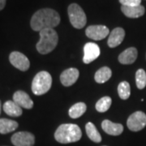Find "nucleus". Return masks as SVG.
Returning a JSON list of instances; mask_svg holds the SVG:
<instances>
[{
  "label": "nucleus",
  "instance_id": "obj_13",
  "mask_svg": "<svg viewBox=\"0 0 146 146\" xmlns=\"http://www.w3.org/2000/svg\"><path fill=\"white\" fill-rule=\"evenodd\" d=\"M13 101L21 107L25 109H31L33 106V102L32 101L29 94L24 91H17L13 95Z\"/></svg>",
  "mask_w": 146,
  "mask_h": 146
},
{
  "label": "nucleus",
  "instance_id": "obj_25",
  "mask_svg": "<svg viewBox=\"0 0 146 146\" xmlns=\"http://www.w3.org/2000/svg\"><path fill=\"white\" fill-rule=\"evenodd\" d=\"M119 3L125 7H136L141 5V0H119Z\"/></svg>",
  "mask_w": 146,
  "mask_h": 146
},
{
  "label": "nucleus",
  "instance_id": "obj_4",
  "mask_svg": "<svg viewBox=\"0 0 146 146\" xmlns=\"http://www.w3.org/2000/svg\"><path fill=\"white\" fill-rule=\"evenodd\" d=\"M52 77L47 72H40L33 78L32 83V91L35 95L46 94L51 88Z\"/></svg>",
  "mask_w": 146,
  "mask_h": 146
},
{
  "label": "nucleus",
  "instance_id": "obj_7",
  "mask_svg": "<svg viewBox=\"0 0 146 146\" xmlns=\"http://www.w3.org/2000/svg\"><path fill=\"white\" fill-rule=\"evenodd\" d=\"M11 143L15 146H33L34 136L28 131H19L11 136Z\"/></svg>",
  "mask_w": 146,
  "mask_h": 146
},
{
  "label": "nucleus",
  "instance_id": "obj_17",
  "mask_svg": "<svg viewBox=\"0 0 146 146\" xmlns=\"http://www.w3.org/2000/svg\"><path fill=\"white\" fill-rule=\"evenodd\" d=\"M3 110L6 114L11 117H19L22 115V109L14 101H7L3 105Z\"/></svg>",
  "mask_w": 146,
  "mask_h": 146
},
{
  "label": "nucleus",
  "instance_id": "obj_9",
  "mask_svg": "<svg viewBox=\"0 0 146 146\" xmlns=\"http://www.w3.org/2000/svg\"><path fill=\"white\" fill-rule=\"evenodd\" d=\"M86 36L96 41H100L110 34L109 29L105 25H90L86 29Z\"/></svg>",
  "mask_w": 146,
  "mask_h": 146
},
{
  "label": "nucleus",
  "instance_id": "obj_12",
  "mask_svg": "<svg viewBox=\"0 0 146 146\" xmlns=\"http://www.w3.org/2000/svg\"><path fill=\"white\" fill-rule=\"evenodd\" d=\"M124 37H125L124 29L122 28H115V29L111 31V33H110L107 44L110 48H115L119 46L123 41Z\"/></svg>",
  "mask_w": 146,
  "mask_h": 146
},
{
  "label": "nucleus",
  "instance_id": "obj_8",
  "mask_svg": "<svg viewBox=\"0 0 146 146\" xmlns=\"http://www.w3.org/2000/svg\"><path fill=\"white\" fill-rule=\"evenodd\" d=\"M9 60H10V63L15 68L21 70L22 72H26L30 66L29 58L25 54H23L21 52H18V51H14V52L11 53L10 56H9Z\"/></svg>",
  "mask_w": 146,
  "mask_h": 146
},
{
  "label": "nucleus",
  "instance_id": "obj_22",
  "mask_svg": "<svg viewBox=\"0 0 146 146\" xmlns=\"http://www.w3.org/2000/svg\"><path fill=\"white\" fill-rule=\"evenodd\" d=\"M118 93L119 95L120 98L123 100H127L131 94L130 84L127 81H123L119 84L118 87Z\"/></svg>",
  "mask_w": 146,
  "mask_h": 146
},
{
  "label": "nucleus",
  "instance_id": "obj_6",
  "mask_svg": "<svg viewBox=\"0 0 146 146\" xmlns=\"http://www.w3.org/2000/svg\"><path fill=\"white\" fill-rule=\"evenodd\" d=\"M128 129L132 131H139L146 126V115L142 111H136L131 115L127 121Z\"/></svg>",
  "mask_w": 146,
  "mask_h": 146
},
{
  "label": "nucleus",
  "instance_id": "obj_19",
  "mask_svg": "<svg viewBox=\"0 0 146 146\" xmlns=\"http://www.w3.org/2000/svg\"><path fill=\"white\" fill-rule=\"evenodd\" d=\"M112 76V72L108 67H103L100 68L99 70L95 74V80L96 82L99 84H102L109 80L110 78Z\"/></svg>",
  "mask_w": 146,
  "mask_h": 146
},
{
  "label": "nucleus",
  "instance_id": "obj_27",
  "mask_svg": "<svg viewBox=\"0 0 146 146\" xmlns=\"http://www.w3.org/2000/svg\"><path fill=\"white\" fill-rule=\"evenodd\" d=\"M1 109H2V104H1V101H0V115H1Z\"/></svg>",
  "mask_w": 146,
  "mask_h": 146
},
{
  "label": "nucleus",
  "instance_id": "obj_10",
  "mask_svg": "<svg viewBox=\"0 0 146 146\" xmlns=\"http://www.w3.org/2000/svg\"><path fill=\"white\" fill-rule=\"evenodd\" d=\"M99 46L93 42H88L84 47V63L88 64L99 57Z\"/></svg>",
  "mask_w": 146,
  "mask_h": 146
},
{
  "label": "nucleus",
  "instance_id": "obj_20",
  "mask_svg": "<svg viewBox=\"0 0 146 146\" xmlns=\"http://www.w3.org/2000/svg\"><path fill=\"white\" fill-rule=\"evenodd\" d=\"M86 109H87L86 105L84 102H78L76 104L73 105L70 108L68 114L72 119H77L84 114V112L86 111Z\"/></svg>",
  "mask_w": 146,
  "mask_h": 146
},
{
  "label": "nucleus",
  "instance_id": "obj_23",
  "mask_svg": "<svg viewBox=\"0 0 146 146\" xmlns=\"http://www.w3.org/2000/svg\"><path fill=\"white\" fill-rule=\"evenodd\" d=\"M112 103V100L110 97H104L97 102L96 104V110L98 112H106L110 109Z\"/></svg>",
  "mask_w": 146,
  "mask_h": 146
},
{
  "label": "nucleus",
  "instance_id": "obj_21",
  "mask_svg": "<svg viewBox=\"0 0 146 146\" xmlns=\"http://www.w3.org/2000/svg\"><path fill=\"white\" fill-rule=\"evenodd\" d=\"M85 130H86L87 135L91 141H93L95 143H100L102 141V136L94 123H88L85 126Z\"/></svg>",
  "mask_w": 146,
  "mask_h": 146
},
{
  "label": "nucleus",
  "instance_id": "obj_24",
  "mask_svg": "<svg viewBox=\"0 0 146 146\" xmlns=\"http://www.w3.org/2000/svg\"><path fill=\"white\" fill-rule=\"evenodd\" d=\"M136 82L139 89H143L146 86V73L144 69H139L136 72Z\"/></svg>",
  "mask_w": 146,
  "mask_h": 146
},
{
  "label": "nucleus",
  "instance_id": "obj_5",
  "mask_svg": "<svg viewBox=\"0 0 146 146\" xmlns=\"http://www.w3.org/2000/svg\"><path fill=\"white\" fill-rule=\"evenodd\" d=\"M69 20L74 28L80 29L85 26L87 18L84 10L76 3H72L68 7Z\"/></svg>",
  "mask_w": 146,
  "mask_h": 146
},
{
  "label": "nucleus",
  "instance_id": "obj_3",
  "mask_svg": "<svg viewBox=\"0 0 146 146\" xmlns=\"http://www.w3.org/2000/svg\"><path fill=\"white\" fill-rule=\"evenodd\" d=\"M40 40L36 44V50L42 54H49L56 47L58 42L57 32L54 29H46L39 32Z\"/></svg>",
  "mask_w": 146,
  "mask_h": 146
},
{
  "label": "nucleus",
  "instance_id": "obj_15",
  "mask_svg": "<svg viewBox=\"0 0 146 146\" xmlns=\"http://www.w3.org/2000/svg\"><path fill=\"white\" fill-rule=\"evenodd\" d=\"M138 52L135 47H130L122 52L119 56V61L122 64H131L137 58Z\"/></svg>",
  "mask_w": 146,
  "mask_h": 146
},
{
  "label": "nucleus",
  "instance_id": "obj_2",
  "mask_svg": "<svg viewBox=\"0 0 146 146\" xmlns=\"http://www.w3.org/2000/svg\"><path fill=\"white\" fill-rule=\"evenodd\" d=\"M82 132L76 124L66 123L62 124L57 128L54 133L55 140L61 144H69L80 140Z\"/></svg>",
  "mask_w": 146,
  "mask_h": 146
},
{
  "label": "nucleus",
  "instance_id": "obj_16",
  "mask_svg": "<svg viewBox=\"0 0 146 146\" xmlns=\"http://www.w3.org/2000/svg\"><path fill=\"white\" fill-rule=\"evenodd\" d=\"M121 10L127 17L129 18H139L145 14V9L142 5L136 7H125L122 6Z\"/></svg>",
  "mask_w": 146,
  "mask_h": 146
},
{
  "label": "nucleus",
  "instance_id": "obj_14",
  "mask_svg": "<svg viewBox=\"0 0 146 146\" xmlns=\"http://www.w3.org/2000/svg\"><path fill=\"white\" fill-rule=\"evenodd\" d=\"M102 127L105 132L111 136H119L123 131V127L122 124L115 123L108 119H106L102 122Z\"/></svg>",
  "mask_w": 146,
  "mask_h": 146
},
{
  "label": "nucleus",
  "instance_id": "obj_26",
  "mask_svg": "<svg viewBox=\"0 0 146 146\" xmlns=\"http://www.w3.org/2000/svg\"><path fill=\"white\" fill-rule=\"evenodd\" d=\"M6 6V0H0V11L3 10Z\"/></svg>",
  "mask_w": 146,
  "mask_h": 146
},
{
  "label": "nucleus",
  "instance_id": "obj_1",
  "mask_svg": "<svg viewBox=\"0 0 146 146\" xmlns=\"http://www.w3.org/2000/svg\"><path fill=\"white\" fill-rule=\"evenodd\" d=\"M60 23V16L56 11L43 8L36 11L32 16L30 25L34 31L40 32L46 29H54Z\"/></svg>",
  "mask_w": 146,
  "mask_h": 146
},
{
  "label": "nucleus",
  "instance_id": "obj_11",
  "mask_svg": "<svg viewBox=\"0 0 146 146\" xmlns=\"http://www.w3.org/2000/svg\"><path fill=\"white\" fill-rule=\"evenodd\" d=\"M80 72L76 68H68L65 70L60 76V81L63 85L68 87L76 82L79 78Z\"/></svg>",
  "mask_w": 146,
  "mask_h": 146
},
{
  "label": "nucleus",
  "instance_id": "obj_18",
  "mask_svg": "<svg viewBox=\"0 0 146 146\" xmlns=\"http://www.w3.org/2000/svg\"><path fill=\"white\" fill-rule=\"evenodd\" d=\"M18 127V123L11 119H0V133L7 134L15 131Z\"/></svg>",
  "mask_w": 146,
  "mask_h": 146
}]
</instances>
